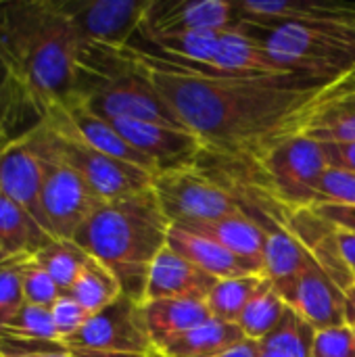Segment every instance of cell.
Returning <instances> with one entry per match:
<instances>
[{"mask_svg": "<svg viewBox=\"0 0 355 357\" xmlns=\"http://www.w3.org/2000/svg\"><path fill=\"white\" fill-rule=\"evenodd\" d=\"M144 65V63H142ZM176 117L216 157L257 163L274 146L305 134L318 111L355 82L299 75L201 77L144 65Z\"/></svg>", "mask_w": 355, "mask_h": 357, "instance_id": "cell-1", "label": "cell"}, {"mask_svg": "<svg viewBox=\"0 0 355 357\" xmlns=\"http://www.w3.org/2000/svg\"><path fill=\"white\" fill-rule=\"evenodd\" d=\"M80 48L54 0L0 2V54L44 111L73 94Z\"/></svg>", "mask_w": 355, "mask_h": 357, "instance_id": "cell-2", "label": "cell"}, {"mask_svg": "<svg viewBox=\"0 0 355 357\" xmlns=\"http://www.w3.org/2000/svg\"><path fill=\"white\" fill-rule=\"evenodd\" d=\"M172 222L149 190L105 201L77 230V243L121 284L126 297L142 303L153 261L167 247Z\"/></svg>", "mask_w": 355, "mask_h": 357, "instance_id": "cell-3", "label": "cell"}, {"mask_svg": "<svg viewBox=\"0 0 355 357\" xmlns=\"http://www.w3.org/2000/svg\"><path fill=\"white\" fill-rule=\"evenodd\" d=\"M69 98H77L107 121L136 119L188 130L153 84L149 69L128 46L82 44L75 90Z\"/></svg>", "mask_w": 355, "mask_h": 357, "instance_id": "cell-4", "label": "cell"}, {"mask_svg": "<svg viewBox=\"0 0 355 357\" xmlns=\"http://www.w3.org/2000/svg\"><path fill=\"white\" fill-rule=\"evenodd\" d=\"M270 59L291 75L335 82L355 73V29L285 21H243Z\"/></svg>", "mask_w": 355, "mask_h": 357, "instance_id": "cell-5", "label": "cell"}, {"mask_svg": "<svg viewBox=\"0 0 355 357\" xmlns=\"http://www.w3.org/2000/svg\"><path fill=\"white\" fill-rule=\"evenodd\" d=\"M33 149L42 165L40 205L46 230L61 241H73L77 230L100 207V201L86 180L69 165L59 151L54 134L42 121L31 132Z\"/></svg>", "mask_w": 355, "mask_h": 357, "instance_id": "cell-6", "label": "cell"}, {"mask_svg": "<svg viewBox=\"0 0 355 357\" xmlns=\"http://www.w3.org/2000/svg\"><path fill=\"white\" fill-rule=\"evenodd\" d=\"M264 188L287 211L312 209L318 203V186L328 169L322 144L305 134L293 136L253 163Z\"/></svg>", "mask_w": 355, "mask_h": 357, "instance_id": "cell-7", "label": "cell"}, {"mask_svg": "<svg viewBox=\"0 0 355 357\" xmlns=\"http://www.w3.org/2000/svg\"><path fill=\"white\" fill-rule=\"evenodd\" d=\"M153 192L172 226L241 213L228 188L218 178L209 176L201 163L155 176Z\"/></svg>", "mask_w": 355, "mask_h": 357, "instance_id": "cell-8", "label": "cell"}, {"mask_svg": "<svg viewBox=\"0 0 355 357\" xmlns=\"http://www.w3.org/2000/svg\"><path fill=\"white\" fill-rule=\"evenodd\" d=\"M71 354H157L142 318V303L121 295L61 343Z\"/></svg>", "mask_w": 355, "mask_h": 357, "instance_id": "cell-9", "label": "cell"}, {"mask_svg": "<svg viewBox=\"0 0 355 357\" xmlns=\"http://www.w3.org/2000/svg\"><path fill=\"white\" fill-rule=\"evenodd\" d=\"M82 44L126 48L142 25L149 0H54Z\"/></svg>", "mask_w": 355, "mask_h": 357, "instance_id": "cell-10", "label": "cell"}, {"mask_svg": "<svg viewBox=\"0 0 355 357\" xmlns=\"http://www.w3.org/2000/svg\"><path fill=\"white\" fill-rule=\"evenodd\" d=\"M48 128V126H46ZM59 144V151L69 161V165L86 180V184L92 188V192L100 201H115L121 197H130L142 190H149L153 186L155 176L142 167H136L132 163L119 161L115 157H109L86 142L77 140L71 134L56 132L48 128Z\"/></svg>", "mask_w": 355, "mask_h": 357, "instance_id": "cell-11", "label": "cell"}, {"mask_svg": "<svg viewBox=\"0 0 355 357\" xmlns=\"http://www.w3.org/2000/svg\"><path fill=\"white\" fill-rule=\"evenodd\" d=\"M111 123L140 155L151 161L155 176L199 165L207 153L201 138L184 128L136 119H113Z\"/></svg>", "mask_w": 355, "mask_h": 357, "instance_id": "cell-12", "label": "cell"}, {"mask_svg": "<svg viewBox=\"0 0 355 357\" xmlns=\"http://www.w3.org/2000/svg\"><path fill=\"white\" fill-rule=\"evenodd\" d=\"M236 23H239L236 2L149 0L138 33L157 36V33H172V31H224L234 27Z\"/></svg>", "mask_w": 355, "mask_h": 357, "instance_id": "cell-13", "label": "cell"}, {"mask_svg": "<svg viewBox=\"0 0 355 357\" xmlns=\"http://www.w3.org/2000/svg\"><path fill=\"white\" fill-rule=\"evenodd\" d=\"M282 299L316 331L347 324L345 291L316 261L289 287Z\"/></svg>", "mask_w": 355, "mask_h": 357, "instance_id": "cell-14", "label": "cell"}, {"mask_svg": "<svg viewBox=\"0 0 355 357\" xmlns=\"http://www.w3.org/2000/svg\"><path fill=\"white\" fill-rule=\"evenodd\" d=\"M236 15L243 21H285L318 27L355 29L354 2L318 0H241Z\"/></svg>", "mask_w": 355, "mask_h": 357, "instance_id": "cell-15", "label": "cell"}, {"mask_svg": "<svg viewBox=\"0 0 355 357\" xmlns=\"http://www.w3.org/2000/svg\"><path fill=\"white\" fill-rule=\"evenodd\" d=\"M31 132L33 130L0 149V195L19 203L46 228L40 205L42 165L31 142Z\"/></svg>", "mask_w": 355, "mask_h": 357, "instance_id": "cell-16", "label": "cell"}, {"mask_svg": "<svg viewBox=\"0 0 355 357\" xmlns=\"http://www.w3.org/2000/svg\"><path fill=\"white\" fill-rule=\"evenodd\" d=\"M287 228L299 241V245L310 253V257L343 291L355 284L354 276L347 270L341 253L339 230L331 222L320 218L314 209H297V211H287Z\"/></svg>", "mask_w": 355, "mask_h": 357, "instance_id": "cell-17", "label": "cell"}, {"mask_svg": "<svg viewBox=\"0 0 355 357\" xmlns=\"http://www.w3.org/2000/svg\"><path fill=\"white\" fill-rule=\"evenodd\" d=\"M216 278L165 247L151 266L144 301L155 299H199L205 301L216 287Z\"/></svg>", "mask_w": 355, "mask_h": 357, "instance_id": "cell-18", "label": "cell"}, {"mask_svg": "<svg viewBox=\"0 0 355 357\" xmlns=\"http://www.w3.org/2000/svg\"><path fill=\"white\" fill-rule=\"evenodd\" d=\"M262 75H291L285 73L266 52V48L251 38L241 21L222 31L218 52L211 61V77H262Z\"/></svg>", "mask_w": 355, "mask_h": 357, "instance_id": "cell-19", "label": "cell"}, {"mask_svg": "<svg viewBox=\"0 0 355 357\" xmlns=\"http://www.w3.org/2000/svg\"><path fill=\"white\" fill-rule=\"evenodd\" d=\"M167 247L176 251L180 257L188 259L199 270H203L205 274L213 276L216 280L264 274V268L259 264L243 259L230 253L228 249L220 247L218 243L203 238L195 232L182 230L178 226H172L169 236H167Z\"/></svg>", "mask_w": 355, "mask_h": 357, "instance_id": "cell-20", "label": "cell"}, {"mask_svg": "<svg viewBox=\"0 0 355 357\" xmlns=\"http://www.w3.org/2000/svg\"><path fill=\"white\" fill-rule=\"evenodd\" d=\"M42 119V105L0 54V149L40 126Z\"/></svg>", "mask_w": 355, "mask_h": 357, "instance_id": "cell-21", "label": "cell"}, {"mask_svg": "<svg viewBox=\"0 0 355 357\" xmlns=\"http://www.w3.org/2000/svg\"><path fill=\"white\" fill-rule=\"evenodd\" d=\"M142 318L157 351L163 343L211 320V314L199 299H155L142 301Z\"/></svg>", "mask_w": 355, "mask_h": 357, "instance_id": "cell-22", "label": "cell"}, {"mask_svg": "<svg viewBox=\"0 0 355 357\" xmlns=\"http://www.w3.org/2000/svg\"><path fill=\"white\" fill-rule=\"evenodd\" d=\"M178 228L195 232L203 238L218 243L230 253L259 264L264 268V234L253 220H249L243 211L228 218L207 220V222H188L178 224Z\"/></svg>", "mask_w": 355, "mask_h": 357, "instance_id": "cell-23", "label": "cell"}, {"mask_svg": "<svg viewBox=\"0 0 355 357\" xmlns=\"http://www.w3.org/2000/svg\"><path fill=\"white\" fill-rule=\"evenodd\" d=\"M54 236L19 203L0 195V251L15 257H33Z\"/></svg>", "mask_w": 355, "mask_h": 357, "instance_id": "cell-24", "label": "cell"}, {"mask_svg": "<svg viewBox=\"0 0 355 357\" xmlns=\"http://www.w3.org/2000/svg\"><path fill=\"white\" fill-rule=\"evenodd\" d=\"M241 341H245V335L239 324L211 318L205 324L163 343L157 354L161 357H216Z\"/></svg>", "mask_w": 355, "mask_h": 357, "instance_id": "cell-25", "label": "cell"}, {"mask_svg": "<svg viewBox=\"0 0 355 357\" xmlns=\"http://www.w3.org/2000/svg\"><path fill=\"white\" fill-rule=\"evenodd\" d=\"M305 136L318 142H355V82L318 111Z\"/></svg>", "mask_w": 355, "mask_h": 357, "instance_id": "cell-26", "label": "cell"}, {"mask_svg": "<svg viewBox=\"0 0 355 357\" xmlns=\"http://www.w3.org/2000/svg\"><path fill=\"white\" fill-rule=\"evenodd\" d=\"M69 295L90 314H98L100 310L109 307L113 301H117L123 291L119 280L96 259H88L84 270L80 272L77 280L69 289Z\"/></svg>", "mask_w": 355, "mask_h": 357, "instance_id": "cell-27", "label": "cell"}, {"mask_svg": "<svg viewBox=\"0 0 355 357\" xmlns=\"http://www.w3.org/2000/svg\"><path fill=\"white\" fill-rule=\"evenodd\" d=\"M266 282L264 274H251L241 278H224L218 280L211 289L209 297L205 299L211 318L228 324H236L241 314L245 312L247 303Z\"/></svg>", "mask_w": 355, "mask_h": 357, "instance_id": "cell-28", "label": "cell"}, {"mask_svg": "<svg viewBox=\"0 0 355 357\" xmlns=\"http://www.w3.org/2000/svg\"><path fill=\"white\" fill-rule=\"evenodd\" d=\"M285 312H287L285 299L278 295V291L266 278V282L259 287V291L247 303V307L241 314L236 324L243 331L245 339L259 343L278 326V322L282 320Z\"/></svg>", "mask_w": 355, "mask_h": 357, "instance_id": "cell-29", "label": "cell"}, {"mask_svg": "<svg viewBox=\"0 0 355 357\" xmlns=\"http://www.w3.org/2000/svg\"><path fill=\"white\" fill-rule=\"evenodd\" d=\"M88 259L90 255L77 243L61 238H54L33 255V261L48 272V276L56 282V287L63 293H69Z\"/></svg>", "mask_w": 355, "mask_h": 357, "instance_id": "cell-30", "label": "cell"}, {"mask_svg": "<svg viewBox=\"0 0 355 357\" xmlns=\"http://www.w3.org/2000/svg\"><path fill=\"white\" fill-rule=\"evenodd\" d=\"M314 339H316V328L287 305V312L278 322V326L264 341H259V345L266 349L282 351L291 357H312Z\"/></svg>", "mask_w": 355, "mask_h": 357, "instance_id": "cell-31", "label": "cell"}, {"mask_svg": "<svg viewBox=\"0 0 355 357\" xmlns=\"http://www.w3.org/2000/svg\"><path fill=\"white\" fill-rule=\"evenodd\" d=\"M0 341L19 343H61L50 307H38L25 303L13 322L4 328Z\"/></svg>", "mask_w": 355, "mask_h": 357, "instance_id": "cell-32", "label": "cell"}, {"mask_svg": "<svg viewBox=\"0 0 355 357\" xmlns=\"http://www.w3.org/2000/svg\"><path fill=\"white\" fill-rule=\"evenodd\" d=\"M29 257H15L0 264V337L25 305L21 289V270Z\"/></svg>", "mask_w": 355, "mask_h": 357, "instance_id": "cell-33", "label": "cell"}, {"mask_svg": "<svg viewBox=\"0 0 355 357\" xmlns=\"http://www.w3.org/2000/svg\"><path fill=\"white\" fill-rule=\"evenodd\" d=\"M21 289H23L25 303L38 305V307H52V303L63 295V291L56 287V282L48 276V272L44 268H40L33 261V257H29L23 264Z\"/></svg>", "mask_w": 355, "mask_h": 357, "instance_id": "cell-34", "label": "cell"}, {"mask_svg": "<svg viewBox=\"0 0 355 357\" xmlns=\"http://www.w3.org/2000/svg\"><path fill=\"white\" fill-rule=\"evenodd\" d=\"M312 357H355V331L349 324L316 331Z\"/></svg>", "mask_w": 355, "mask_h": 357, "instance_id": "cell-35", "label": "cell"}, {"mask_svg": "<svg viewBox=\"0 0 355 357\" xmlns=\"http://www.w3.org/2000/svg\"><path fill=\"white\" fill-rule=\"evenodd\" d=\"M355 205V174L328 167L318 186V203Z\"/></svg>", "mask_w": 355, "mask_h": 357, "instance_id": "cell-36", "label": "cell"}, {"mask_svg": "<svg viewBox=\"0 0 355 357\" xmlns=\"http://www.w3.org/2000/svg\"><path fill=\"white\" fill-rule=\"evenodd\" d=\"M50 314H52V320H54V326H56V333L61 337V343L71 339L90 318V314L69 295V293H63L50 307Z\"/></svg>", "mask_w": 355, "mask_h": 357, "instance_id": "cell-37", "label": "cell"}, {"mask_svg": "<svg viewBox=\"0 0 355 357\" xmlns=\"http://www.w3.org/2000/svg\"><path fill=\"white\" fill-rule=\"evenodd\" d=\"M0 357H75L61 343H19L0 341Z\"/></svg>", "mask_w": 355, "mask_h": 357, "instance_id": "cell-38", "label": "cell"}, {"mask_svg": "<svg viewBox=\"0 0 355 357\" xmlns=\"http://www.w3.org/2000/svg\"><path fill=\"white\" fill-rule=\"evenodd\" d=\"M326 165L355 174V142H320Z\"/></svg>", "mask_w": 355, "mask_h": 357, "instance_id": "cell-39", "label": "cell"}, {"mask_svg": "<svg viewBox=\"0 0 355 357\" xmlns=\"http://www.w3.org/2000/svg\"><path fill=\"white\" fill-rule=\"evenodd\" d=\"M320 218L331 222L335 228L343 232L355 234V205H335V203H320L312 207Z\"/></svg>", "mask_w": 355, "mask_h": 357, "instance_id": "cell-40", "label": "cell"}, {"mask_svg": "<svg viewBox=\"0 0 355 357\" xmlns=\"http://www.w3.org/2000/svg\"><path fill=\"white\" fill-rule=\"evenodd\" d=\"M339 230V228H337ZM339 245H341V253H343V259H345V266L347 270L352 272L355 280V234L354 232H343L339 230Z\"/></svg>", "mask_w": 355, "mask_h": 357, "instance_id": "cell-41", "label": "cell"}, {"mask_svg": "<svg viewBox=\"0 0 355 357\" xmlns=\"http://www.w3.org/2000/svg\"><path fill=\"white\" fill-rule=\"evenodd\" d=\"M216 357H259V343H257V341L245 339V341H241L239 345L226 349L224 354H220V356Z\"/></svg>", "mask_w": 355, "mask_h": 357, "instance_id": "cell-42", "label": "cell"}, {"mask_svg": "<svg viewBox=\"0 0 355 357\" xmlns=\"http://www.w3.org/2000/svg\"><path fill=\"white\" fill-rule=\"evenodd\" d=\"M345 310H347V324L355 331V284L345 291Z\"/></svg>", "mask_w": 355, "mask_h": 357, "instance_id": "cell-43", "label": "cell"}, {"mask_svg": "<svg viewBox=\"0 0 355 357\" xmlns=\"http://www.w3.org/2000/svg\"><path fill=\"white\" fill-rule=\"evenodd\" d=\"M75 357H161L159 354L142 356V354H73Z\"/></svg>", "mask_w": 355, "mask_h": 357, "instance_id": "cell-44", "label": "cell"}, {"mask_svg": "<svg viewBox=\"0 0 355 357\" xmlns=\"http://www.w3.org/2000/svg\"><path fill=\"white\" fill-rule=\"evenodd\" d=\"M259 357H291V356H287V354H282V351H276V349H266V347H262V345H259Z\"/></svg>", "mask_w": 355, "mask_h": 357, "instance_id": "cell-45", "label": "cell"}, {"mask_svg": "<svg viewBox=\"0 0 355 357\" xmlns=\"http://www.w3.org/2000/svg\"><path fill=\"white\" fill-rule=\"evenodd\" d=\"M6 259H10V257H6V255H4V253L0 251V264H2V261H6Z\"/></svg>", "mask_w": 355, "mask_h": 357, "instance_id": "cell-46", "label": "cell"}]
</instances>
